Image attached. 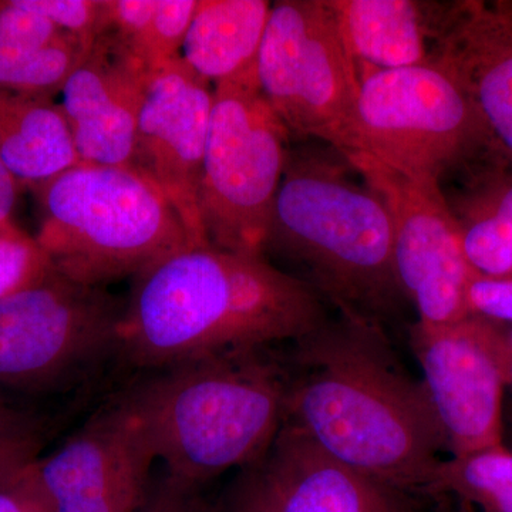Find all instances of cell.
<instances>
[{
  "mask_svg": "<svg viewBox=\"0 0 512 512\" xmlns=\"http://www.w3.org/2000/svg\"><path fill=\"white\" fill-rule=\"evenodd\" d=\"M288 345L279 352L284 424L359 473L421 497L446 439L423 380L400 362L387 330L340 316Z\"/></svg>",
  "mask_w": 512,
  "mask_h": 512,
  "instance_id": "cell-1",
  "label": "cell"
},
{
  "mask_svg": "<svg viewBox=\"0 0 512 512\" xmlns=\"http://www.w3.org/2000/svg\"><path fill=\"white\" fill-rule=\"evenodd\" d=\"M328 319L318 293L264 255L191 247L133 278L117 360L151 372L202 357L275 348Z\"/></svg>",
  "mask_w": 512,
  "mask_h": 512,
  "instance_id": "cell-2",
  "label": "cell"
},
{
  "mask_svg": "<svg viewBox=\"0 0 512 512\" xmlns=\"http://www.w3.org/2000/svg\"><path fill=\"white\" fill-rule=\"evenodd\" d=\"M274 348L144 372L121 392L164 473L202 488L254 466L284 426L288 375Z\"/></svg>",
  "mask_w": 512,
  "mask_h": 512,
  "instance_id": "cell-3",
  "label": "cell"
},
{
  "mask_svg": "<svg viewBox=\"0 0 512 512\" xmlns=\"http://www.w3.org/2000/svg\"><path fill=\"white\" fill-rule=\"evenodd\" d=\"M346 165L289 151L264 256L295 265L298 279L340 316L386 330L407 301L394 271L392 222L380 195Z\"/></svg>",
  "mask_w": 512,
  "mask_h": 512,
  "instance_id": "cell-4",
  "label": "cell"
},
{
  "mask_svg": "<svg viewBox=\"0 0 512 512\" xmlns=\"http://www.w3.org/2000/svg\"><path fill=\"white\" fill-rule=\"evenodd\" d=\"M32 190L37 244L76 284L107 288L195 247L163 192L133 168L82 163Z\"/></svg>",
  "mask_w": 512,
  "mask_h": 512,
  "instance_id": "cell-5",
  "label": "cell"
},
{
  "mask_svg": "<svg viewBox=\"0 0 512 512\" xmlns=\"http://www.w3.org/2000/svg\"><path fill=\"white\" fill-rule=\"evenodd\" d=\"M355 147L414 183L500 153L476 107L440 64L360 72ZM345 156V154H340Z\"/></svg>",
  "mask_w": 512,
  "mask_h": 512,
  "instance_id": "cell-6",
  "label": "cell"
},
{
  "mask_svg": "<svg viewBox=\"0 0 512 512\" xmlns=\"http://www.w3.org/2000/svg\"><path fill=\"white\" fill-rule=\"evenodd\" d=\"M289 134L262 93L256 64L215 84L200 192L210 245L264 255Z\"/></svg>",
  "mask_w": 512,
  "mask_h": 512,
  "instance_id": "cell-7",
  "label": "cell"
},
{
  "mask_svg": "<svg viewBox=\"0 0 512 512\" xmlns=\"http://www.w3.org/2000/svg\"><path fill=\"white\" fill-rule=\"evenodd\" d=\"M256 70L289 133L353 151L359 69L329 0L274 3Z\"/></svg>",
  "mask_w": 512,
  "mask_h": 512,
  "instance_id": "cell-8",
  "label": "cell"
},
{
  "mask_svg": "<svg viewBox=\"0 0 512 512\" xmlns=\"http://www.w3.org/2000/svg\"><path fill=\"white\" fill-rule=\"evenodd\" d=\"M124 303L56 269L0 299V387L46 392L82 383L117 359Z\"/></svg>",
  "mask_w": 512,
  "mask_h": 512,
  "instance_id": "cell-9",
  "label": "cell"
},
{
  "mask_svg": "<svg viewBox=\"0 0 512 512\" xmlns=\"http://www.w3.org/2000/svg\"><path fill=\"white\" fill-rule=\"evenodd\" d=\"M382 198L393 232L397 281L416 308L417 325L439 328L468 318L467 289L476 272L440 185L414 183L365 154L342 156Z\"/></svg>",
  "mask_w": 512,
  "mask_h": 512,
  "instance_id": "cell-10",
  "label": "cell"
},
{
  "mask_svg": "<svg viewBox=\"0 0 512 512\" xmlns=\"http://www.w3.org/2000/svg\"><path fill=\"white\" fill-rule=\"evenodd\" d=\"M503 326L470 315L439 328L414 323L410 345L451 457L503 446Z\"/></svg>",
  "mask_w": 512,
  "mask_h": 512,
  "instance_id": "cell-11",
  "label": "cell"
},
{
  "mask_svg": "<svg viewBox=\"0 0 512 512\" xmlns=\"http://www.w3.org/2000/svg\"><path fill=\"white\" fill-rule=\"evenodd\" d=\"M154 461L140 420L119 393L32 468L52 512H137Z\"/></svg>",
  "mask_w": 512,
  "mask_h": 512,
  "instance_id": "cell-12",
  "label": "cell"
},
{
  "mask_svg": "<svg viewBox=\"0 0 512 512\" xmlns=\"http://www.w3.org/2000/svg\"><path fill=\"white\" fill-rule=\"evenodd\" d=\"M214 90L183 57L151 73L130 168L173 205L195 247L210 245L202 227L200 192Z\"/></svg>",
  "mask_w": 512,
  "mask_h": 512,
  "instance_id": "cell-13",
  "label": "cell"
},
{
  "mask_svg": "<svg viewBox=\"0 0 512 512\" xmlns=\"http://www.w3.org/2000/svg\"><path fill=\"white\" fill-rule=\"evenodd\" d=\"M150 76L109 37L94 39L60 103L82 163L130 167Z\"/></svg>",
  "mask_w": 512,
  "mask_h": 512,
  "instance_id": "cell-14",
  "label": "cell"
},
{
  "mask_svg": "<svg viewBox=\"0 0 512 512\" xmlns=\"http://www.w3.org/2000/svg\"><path fill=\"white\" fill-rule=\"evenodd\" d=\"M271 512H423V500L336 460L284 424L252 466Z\"/></svg>",
  "mask_w": 512,
  "mask_h": 512,
  "instance_id": "cell-15",
  "label": "cell"
},
{
  "mask_svg": "<svg viewBox=\"0 0 512 512\" xmlns=\"http://www.w3.org/2000/svg\"><path fill=\"white\" fill-rule=\"evenodd\" d=\"M433 62L457 80L512 165V23L497 3H447Z\"/></svg>",
  "mask_w": 512,
  "mask_h": 512,
  "instance_id": "cell-16",
  "label": "cell"
},
{
  "mask_svg": "<svg viewBox=\"0 0 512 512\" xmlns=\"http://www.w3.org/2000/svg\"><path fill=\"white\" fill-rule=\"evenodd\" d=\"M360 72L433 63L447 3L414 0H329Z\"/></svg>",
  "mask_w": 512,
  "mask_h": 512,
  "instance_id": "cell-17",
  "label": "cell"
},
{
  "mask_svg": "<svg viewBox=\"0 0 512 512\" xmlns=\"http://www.w3.org/2000/svg\"><path fill=\"white\" fill-rule=\"evenodd\" d=\"M470 183L453 202L464 255L483 276H512V165L488 154L464 168Z\"/></svg>",
  "mask_w": 512,
  "mask_h": 512,
  "instance_id": "cell-18",
  "label": "cell"
},
{
  "mask_svg": "<svg viewBox=\"0 0 512 512\" xmlns=\"http://www.w3.org/2000/svg\"><path fill=\"white\" fill-rule=\"evenodd\" d=\"M0 160L30 188L82 164L62 106L0 90Z\"/></svg>",
  "mask_w": 512,
  "mask_h": 512,
  "instance_id": "cell-19",
  "label": "cell"
},
{
  "mask_svg": "<svg viewBox=\"0 0 512 512\" xmlns=\"http://www.w3.org/2000/svg\"><path fill=\"white\" fill-rule=\"evenodd\" d=\"M272 5L266 0H198L181 57L207 82H222L258 63Z\"/></svg>",
  "mask_w": 512,
  "mask_h": 512,
  "instance_id": "cell-20",
  "label": "cell"
},
{
  "mask_svg": "<svg viewBox=\"0 0 512 512\" xmlns=\"http://www.w3.org/2000/svg\"><path fill=\"white\" fill-rule=\"evenodd\" d=\"M197 8L198 0H106L101 35L153 73L181 56Z\"/></svg>",
  "mask_w": 512,
  "mask_h": 512,
  "instance_id": "cell-21",
  "label": "cell"
},
{
  "mask_svg": "<svg viewBox=\"0 0 512 512\" xmlns=\"http://www.w3.org/2000/svg\"><path fill=\"white\" fill-rule=\"evenodd\" d=\"M421 497H450L473 512H512V448L441 460Z\"/></svg>",
  "mask_w": 512,
  "mask_h": 512,
  "instance_id": "cell-22",
  "label": "cell"
},
{
  "mask_svg": "<svg viewBox=\"0 0 512 512\" xmlns=\"http://www.w3.org/2000/svg\"><path fill=\"white\" fill-rule=\"evenodd\" d=\"M92 45L77 37L43 49L0 45V90L53 99Z\"/></svg>",
  "mask_w": 512,
  "mask_h": 512,
  "instance_id": "cell-23",
  "label": "cell"
},
{
  "mask_svg": "<svg viewBox=\"0 0 512 512\" xmlns=\"http://www.w3.org/2000/svg\"><path fill=\"white\" fill-rule=\"evenodd\" d=\"M55 271L35 237H0V299L35 286Z\"/></svg>",
  "mask_w": 512,
  "mask_h": 512,
  "instance_id": "cell-24",
  "label": "cell"
},
{
  "mask_svg": "<svg viewBox=\"0 0 512 512\" xmlns=\"http://www.w3.org/2000/svg\"><path fill=\"white\" fill-rule=\"evenodd\" d=\"M67 35L92 43L106 26V0H18Z\"/></svg>",
  "mask_w": 512,
  "mask_h": 512,
  "instance_id": "cell-25",
  "label": "cell"
},
{
  "mask_svg": "<svg viewBox=\"0 0 512 512\" xmlns=\"http://www.w3.org/2000/svg\"><path fill=\"white\" fill-rule=\"evenodd\" d=\"M72 37L50 20L23 8L18 0H0V45L43 49Z\"/></svg>",
  "mask_w": 512,
  "mask_h": 512,
  "instance_id": "cell-26",
  "label": "cell"
},
{
  "mask_svg": "<svg viewBox=\"0 0 512 512\" xmlns=\"http://www.w3.org/2000/svg\"><path fill=\"white\" fill-rule=\"evenodd\" d=\"M470 315L512 328V276L474 274L467 289Z\"/></svg>",
  "mask_w": 512,
  "mask_h": 512,
  "instance_id": "cell-27",
  "label": "cell"
},
{
  "mask_svg": "<svg viewBox=\"0 0 512 512\" xmlns=\"http://www.w3.org/2000/svg\"><path fill=\"white\" fill-rule=\"evenodd\" d=\"M137 512H215L204 500L201 488L164 476L151 483L146 501Z\"/></svg>",
  "mask_w": 512,
  "mask_h": 512,
  "instance_id": "cell-28",
  "label": "cell"
},
{
  "mask_svg": "<svg viewBox=\"0 0 512 512\" xmlns=\"http://www.w3.org/2000/svg\"><path fill=\"white\" fill-rule=\"evenodd\" d=\"M32 466L33 463L18 478L0 487V512H52Z\"/></svg>",
  "mask_w": 512,
  "mask_h": 512,
  "instance_id": "cell-29",
  "label": "cell"
},
{
  "mask_svg": "<svg viewBox=\"0 0 512 512\" xmlns=\"http://www.w3.org/2000/svg\"><path fill=\"white\" fill-rule=\"evenodd\" d=\"M39 448L37 437L0 439V487L18 478L35 463Z\"/></svg>",
  "mask_w": 512,
  "mask_h": 512,
  "instance_id": "cell-30",
  "label": "cell"
},
{
  "mask_svg": "<svg viewBox=\"0 0 512 512\" xmlns=\"http://www.w3.org/2000/svg\"><path fill=\"white\" fill-rule=\"evenodd\" d=\"M215 512H271L252 466L242 471Z\"/></svg>",
  "mask_w": 512,
  "mask_h": 512,
  "instance_id": "cell-31",
  "label": "cell"
},
{
  "mask_svg": "<svg viewBox=\"0 0 512 512\" xmlns=\"http://www.w3.org/2000/svg\"><path fill=\"white\" fill-rule=\"evenodd\" d=\"M20 184L0 160V237L22 234L15 221Z\"/></svg>",
  "mask_w": 512,
  "mask_h": 512,
  "instance_id": "cell-32",
  "label": "cell"
},
{
  "mask_svg": "<svg viewBox=\"0 0 512 512\" xmlns=\"http://www.w3.org/2000/svg\"><path fill=\"white\" fill-rule=\"evenodd\" d=\"M36 423L29 414L16 409L0 397V439L37 437Z\"/></svg>",
  "mask_w": 512,
  "mask_h": 512,
  "instance_id": "cell-33",
  "label": "cell"
},
{
  "mask_svg": "<svg viewBox=\"0 0 512 512\" xmlns=\"http://www.w3.org/2000/svg\"><path fill=\"white\" fill-rule=\"evenodd\" d=\"M501 365H503L505 386L508 392L512 393V328L507 326H503V333H501Z\"/></svg>",
  "mask_w": 512,
  "mask_h": 512,
  "instance_id": "cell-34",
  "label": "cell"
},
{
  "mask_svg": "<svg viewBox=\"0 0 512 512\" xmlns=\"http://www.w3.org/2000/svg\"><path fill=\"white\" fill-rule=\"evenodd\" d=\"M423 512H473L450 497L426 498Z\"/></svg>",
  "mask_w": 512,
  "mask_h": 512,
  "instance_id": "cell-35",
  "label": "cell"
},
{
  "mask_svg": "<svg viewBox=\"0 0 512 512\" xmlns=\"http://www.w3.org/2000/svg\"><path fill=\"white\" fill-rule=\"evenodd\" d=\"M497 6L512 23V0H497Z\"/></svg>",
  "mask_w": 512,
  "mask_h": 512,
  "instance_id": "cell-36",
  "label": "cell"
},
{
  "mask_svg": "<svg viewBox=\"0 0 512 512\" xmlns=\"http://www.w3.org/2000/svg\"><path fill=\"white\" fill-rule=\"evenodd\" d=\"M504 421L505 431H510L512 437V399L510 403L505 404Z\"/></svg>",
  "mask_w": 512,
  "mask_h": 512,
  "instance_id": "cell-37",
  "label": "cell"
},
{
  "mask_svg": "<svg viewBox=\"0 0 512 512\" xmlns=\"http://www.w3.org/2000/svg\"><path fill=\"white\" fill-rule=\"evenodd\" d=\"M423 510H424V508H423Z\"/></svg>",
  "mask_w": 512,
  "mask_h": 512,
  "instance_id": "cell-38",
  "label": "cell"
}]
</instances>
